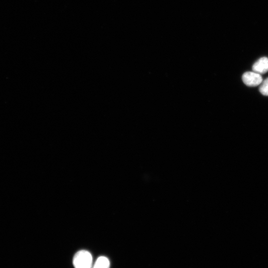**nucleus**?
Instances as JSON below:
<instances>
[{
	"instance_id": "obj_2",
	"label": "nucleus",
	"mask_w": 268,
	"mask_h": 268,
	"mask_svg": "<svg viewBox=\"0 0 268 268\" xmlns=\"http://www.w3.org/2000/svg\"><path fill=\"white\" fill-rule=\"evenodd\" d=\"M243 82L248 86H257L262 82L261 75L254 71H247L243 73L242 77Z\"/></svg>"
},
{
	"instance_id": "obj_1",
	"label": "nucleus",
	"mask_w": 268,
	"mask_h": 268,
	"mask_svg": "<svg viewBox=\"0 0 268 268\" xmlns=\"http://www.w3.org/2000/svg\"><path fill=\"white\" fill-rule=\"evenodd\" d=\"M72 262L74 268H92V255L86 250L79 251L74 255Z\"/></svg>"
},
{
	"instance_id": "obj_5",
	"label": "nucleus",
	"mask_w": 268,
	"mask_h": 268,
	"mask_svg": "<svg viewBox=\"0 0 268 268\" xmlns=\"http://www.w3.org/2000/svg\"><path fill=\"white\" fill-rule=\"evenodd\" d=\"M259 91L263 95L268 96V77L263 80Z\"/></svg>"
},
{
	"instance_id": "obj_3",
	"label": "nucleus",
	"mask_w": 268,
	"mask_h": 268,
	"mask_svg": "<svg viewBox=\"0 0 268 268\" xmlns=\"http://www.w3.org/2000/svg\"><path fill=\"white\" fill-rule=\"evenodd\" d=\"M253 71L259 74H264L268 71V58L263 57L256 61L252 66Z\"/></svg>"
},
{
	"instance_id": "obj_4",
	"label": "nucleus",
	"mask_w": 268,
	"mask_h": 268,
	"mask_svg": "<svg viewBox=\"0 0 268 268\" xmlns=\"http://www.w3.org/2000/svg\"><path fill=\"white\" fill-rule=\"evenodd\" d=\"M110 265V261L107 257L100 256L97 259L92 268H109Z\"/></svg>"
}]
</instances>
